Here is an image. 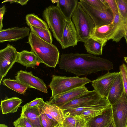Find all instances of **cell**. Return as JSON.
I'll return each mask as SVG.
<instances>
[{
  "mask_svg": "<svg viewBox=\"0 0 127 127\" xmlns=\"http://www.w3.org/2000/svg\"><path fill=\"white\" fill-rule=\"evenodd\" d=\"M60 68L77 76H86L99 71L113 69L112 62L90 54H63L58 64Z\"/></svg>",
  "mask_w": 127,
  "mask_h": 127,
  "instance_id": "obj_1",
  "label": "cell"
},
{
  "mask_svg": "<svg viewBox=\"0 0 127 127\" xmlns=\"http://www.w3.org/2000/svg\"><path fill=\"white\" fill-rule=\"evenodd\" d=\"M28 43L31 51L36 55L41 63L49 67L55 68L59 62V52L57 47L40 38L31 32Z\"/></svg>",
  "mask_w": 127,
  "mask_h": 127,
  "instance_id": "obj_2",
  "label": "cell"
},
{
  "mask_svg": "<svg viewBox=\"0 0 127 127\" xmlns=\"http://www.w3.org/2000/svg\"><path fill=\"white\" fill-rule=\"evenodd\" d=\"M79 41L84 42L91 37L95 28L93 20L78 1L72 16Z\"/></svg>",
  "mask_w": 127,
  "mask_h": 127,
  "instance_id": "obj_3",
  "label": "cell"
},
{
  "mask_svg": "<svg viewBox=\"0 0 127 127\" xmlns=\"http://www.w3.org/2000/svg\"><path fill=\"white\" fill-rule=\"evenodd\" d=\"M91 81L86 77H73L53 75L49 86L52 92L50 99L74 89L84 86Z\"/></svg>",
  "mask_w": 127,
  "mask_h": 127,
  "instance_id": "obj_4",
  "label": "cell"
},
{
  "mask_svg": "<svg viewBox=\"0 0 127 127\" xmlns=\"http://www.w3.org/2000/svg\"><path fill=\"white\" fill-rule=\"evenodd\" d=\"M43 17L54 37L59 42L63 35L65 18L59 8L50 6L44 9Z\"/></svg>",
  "mask_w": 127,
  "mask_h": 127,
  "instance_id": "obj_5",
  "label": "cell"
},
{
  "mask_svg": "<svg viewBox=\"0 0 127 127\" xmlns=\"http://www.w3.org/2000/svg\"><path fill=\"white\" fill-rule=\"evenodd\" d=\"M79 2L83 8L93 20L95 28L112 23L114 16L109 7L100 10L90 5L85 0H80Z\"/></svg>",
  "mask_w": 127,
  "mask_h": 127,
  "instance_id": "obj_6",
  "label": "cell"
},
{
  "mask_svg": "<svg viewBox=\"0 0 127 127\" xmlns=\"http://www.w3.org/2000/svg\"><path fill=\"white\" fill-rule=\"evenodd\" d=\"M107 101V98L103 97L94 90L87 91L65 104L60 108L62 110L76 108L90 105L97 104Z\"/></svg>",
  "mask_w": 127,
  "mask_h": 127,
  "instance_id": "obj_7",
  "label": "cell"
},
{
  "mask_svg": "<svg viewBox=\"0 0 127 127\" xmlns=\"http://www.w3.org/2000/svg\"><path fill=\"white\" fill-rule=\"evenodd\" d=\"M91 37L106 42L112 40L118 42L124 37V29L111 23L95 28Z\"/></svg>",
  "mask_w": 127,
  "mask_h": 127,
  "instance_id": "obj_8",
  "label": "cell"
},
{
  "mask_svg": "<svg viewBox=\"0 0 127 127\" xmlns=\"http://www.w3.org/2000/svg\"><path fill=\"white\" fill-rule=\"evenodd\" d=\"M18 53L16 48L9 43L5 48L0 50V85L3 78L16 62Z\"/></svg>",
  "mask_w": 127,
  "mask_h": 127,
  "instance_id": "obj_9",
  "label": "cell"
},
{
  "mask_svg": "<svg viewBox=\"0 0 127 127\" xmlns=\"http://www.w3.org/2000/svg\"><path fill=\"white\" fill-rule=\"evenodd\" d=\"M111 106L115 127H127V96L125 91L118 100Z\"/></svg>",
  "mask_w": 127,
  "mask_h": 127,
  "instance_id": "obj_10",
  "label": "cell"
},
{
  "mask_svg": "<svg viewBox=\"0 0 127 127\" xmlns=\"http://www.w3.org/2000/svg\"><path fill=\"white\" fill-rule=\"evenodd\" d=\"M119 72H108L92 81L94 90L103 97L107 98L111 87Z\"/></svg>",
  "mask_w": 127,
  "mask_h": 127,
  "instance_id": "obj_11",
  "label": "cell"
},
{
  "mask_svg": "<svg viewBox=\"0 0 127 127\" xmlns=\"http://www.w3.org/2000/svg\"><path fill=\"white\" fill-rule=\"evenodd\" d=\"M15 79L29 88L35 89L45 93L48 92L46 85L42 80L34 76L31 71L21 70L17 72Z\"/></svg>",
  "mask_w": 127,
  "mask_h": 127,
  "instance_id": "obj_12",
  "label": "cell"
},
{
  "mask_svg": "<svg viewBox=\"0 0 127 127\" xmlns=\"http://www.w3.org/2000/svg\"><path fill=\"white\" fill-rule=\"evenodd\" d=\"M79 38L75 26L71 20L65 19L61 40L59 42L62 48L76 45Z\"/></svg>",
  "mask_w": 127,
  "mask_h": 127,
  "instance_id": "obj_13",
  "label": "cell"
},
{
  "mask_svg": "<svg viewBox=\"0 0 127 127\" xmlns=\"http://www.w3.org/2000/svg\"><path fill=\"white\" fill-rule=\"evenodd\" d=\"M30 28L17 27L2 29L0 31V42L16 41L29 36Z\"/></svg>",
  "mask_w": 127,
  "mask_h": 127,
  "instance_id": "obj_14",
  "label": "cell"
},
{
  "mask_svg": "<svg viewBox=\"0 0 127 127\" xmlns=\"http://www.w3.org/2000/svg\"><path fill=\"white\" fill-rule=\"evenodd\" d=\"M88 90L87 88L84 86L58 95L46 102L60 108Z\"/></svg>",
  "mask_w": 127,
  "mask_h": 127,
  "instance_id": "obj_15",
  "label": "cell"
},
{
  "mask_svg": "<svg viewBox=\"0 0 127 127\" xmlns=\"http://www.w3.org/2000/svg\"><path fill=\"white\" fill-rule=\"evenodd\" d=\"M38 106L48 118L59 123L61 124L65 117L63 110L60 107L45 102L43 99Z\"/></svg>",
  "mask_w": 127,
  "mask_h": 127,
  "instance_id": "obj_16",
  "label": "cell"
},
{
  "mask_svg": "<svg viewBox=\"0 0 127 127\" xmlns=\"http://www.w3.org/2000/svg\"><path fill=\"white\" fill-rule=\"evenodd\" d=\"M124 91L122 78L119 72L111 87L107 97L111 106L118 100Z\"/></svg>",
  "mask_w": 127,
  "mask_h": 127,
  "instance_id": "obj_17",
  "label": "cell"
},
{
  "mask_svg": "<svg viewBox=\"0 0 127 127\" xmlns=\"http://www.w3.org/2000/svg\"><path fill=\"white\" fill-rule=\"evenodd\" d=\"M16 62L27 67L34 68L41 63L34 53L32 51L23 50L18 52Z\"/></svg>",
  "mask_w": 127,
  "mask_h": 127,
  "instance_id": "obj_18",
  "label": "cell"
},
{
  "mask_svg": "<svg viewBox=\"0 0 127 127\" xmlns=\"http://www.w3.org/2000/svg\"><path fill=\"white\" fill-rule=\"evenodd\" d=\"M113 118L111 106L101 114L95 117L88 121V127H104Z\"/></svg>",
  "mask_w": 127,
  "mask_h": 127,
  "instance_id": "obj_19",
  "label": "cell"
},
{
  "mask_svg": "<svg viewBox=\"0 0 127 127\" xmlns=\"http://www.w3.org/2000/svg\"><path fill=\"white\" fill-rule=\"evenodd\" d=\"M107 42L91 37L84 42L87 52L95 56L102 55L103 47Z\"/></svg>",
  "mask_w": 127,
  "mask_h": 127,
  "instance_id": "obj_20",
  "label": "cell"
},
{
  "mask_svg": "<svg viewBox=\"0 0 127 127\" xmlns=\"http://www.w3.org/2000/svg\"><path fill=\"white\" fill-rule=\"evenodd\" d=\"M66 19L71 20L72 15L78 2L77 0H55Z\"/></svg>",
  "mask_w": 127,
  "mask_h": 127,
  "instance_id": "obj_21",
  "label": "cell"
},
{
  "mask_svg": "<svg viewBox=\"0 0 127 127\" xmlns=\"http://www.w3.org/2000/svg\"><path fill=\"white\" fill-rule=\"evenodd\" d=\"M22 102V99L18 97L9 98L6 96L4 99L1 102L0 108L2 114L16 112Z\"/></svg>",
  "mask_w": 127,
  "mask_h": 127,
  "instance_id": "obj_22",
  "label": "cell"
},
{
  "mask_svg": "<svg viewBox=\"0 0 127 127\" xmlns=\"http://www.w3.org/2000/svg\"><path fill=\"white\" fill-rule=\"evenodd\" d=\"M40 115V108L38 106L27 108L21 112V116L26 118L33 127H42Z\"/></svg>",
  "mask_w": 127,
  "mask_h": 127,
  "instance_id": "obj_23",
  "label": "cell"
},
{
  "mask_svg": "<svg viewBox=\"0 0 127 127\" xmlns=\"http://www.w3.org/2000/svg\"><path fill=\"white\" fill-rule=\"evenodd\" d=\"M2 82L3 85L21 94H24L26 91L29 88L16 79H4L3 80Z\"/></svg>",
  "mask_w": 127,
  "mask_h": 127,
  "instance_id": "obj_24",
  "label": "cell"
},
{
  "mask_svg": "<svg viewBox=\"0 0 127 127\" xmlns=\"http://www.w3.org/2000/svg\"><path fill=\"white\" fill-rule=\"evenodd\" d=\"M111 106L110 104L101 105L86 110L80 115L88 121L95 117L101 114Z\"/></svg>",
  "mask_w": 127,
  "mask_h": 127,
  "instance_id": "obj_25",
  "label": "cell"
},
{
  "mask_svg": "<svg viewBox=\"0 0 127 127\" xmlns=\"http://www.w3.org/2000/svg\"><path fill=\"white\" fill-rule=\"evenodd\" d=\"M26 23L29 26L49 30L47 23L34 14H27L26 16Z\"/></svg>",
  "mask_w": 127,
  "mask_h": 127,
  "instance_id": "obj_26",
  "label": "cell"
},
{
  "mask_svg": "<svg viewBox=\"0 0 127 127\" xmlns=\"http://www.w3.org/2000/svg\"><path fill=\"white\" fill-rule=\"evenodd\" d=\"M31 32L40 38L50 43H52V34L49 30L29 26Z\"/></svg>",
  "mask_w": 127,
  "mask_h": 127,
  "instance_id": "obj_27",
  "label": "cell"
},
{
  "mask_svg": "<svg viewBox=\"0 0 127 127\" xmlns=\"http://www.w3.org/2000/svg\"><path fill=\"white\" fill-rule=\"evenodd\" d=\"M39 108L40 118L42 127H55L59 123L48 118L42 110L40 108Z\"/></svg>",
  "mask_w": 127,
  "mask_h": 127,
  "instance_id": "obj_28",
  "label": "cell"
},
{
  "mask_svg": "<svg viewBox=\"0 0 127 127\" xmlns=\"http://www.w3.org/2000/svg\"><path fill=\"white\" fill-rule=\"evenodd\" d=\"M80 116L76 115L65 117L61 124L63 127H75L76 124Z\"/></svg>",
  "mask_w": 127,
  "mask_h": 127,
  "instance_id": "obj_29",
  "label": "cell"
},
{
  "mask_svg": "<svg viewBox=\"0 0 127 127\" xmlns=\"http://www.w3.org/2000/svg\"><path fill=\"white\" fill-rule=\"evenodd\" d=\"M116 1L121 17L127 19V0H116Z\"/></svg>",
  "mask_w": 127,
  "mask_h": 127,
  "instance_id": "obj_30",
  "label": "cell"
},
{
  "mask_svg": "<svg viewBox=\"0 0 127 127\" xmlns=\"http://www.w3.org/2000/svg\"><path fill=\"white\" fill-rule=\"evenodd\" d=\"M89 4L95 8L100 10L109 7L104 0H85Z\"/></svg>",
  "mask_w": 127,
  "mask_h": 127,
  "instance_id": "obj_31",
  "label": "cell"
},
{
  "mask_svg": "<svg viewBox=\"0 0 127 127\" xmlns=\"http://www.w3.org/2000/svg\"><path fill=\"white\" fill-rule=\"evenodd\" d=\"M15 127H33L26 118L21 116L13 122Z\"/></svg>",
  "mask_w": 127,
  "mask_h": 127,
  "instance_id": "obj_32",
  "label": "cell"
},
{
  "mask_svg": "<svg viewBox=\"0 0 127 127\" xmlns=\"http://www.w3.org/2000/svg\"><path fill=\"white\" fill-rule=\"evenodd\" d=\"M123 80L124 91L127 96V66L123 64L119 67Z\"/></svg>",
  "mask_w": 127,
  "mask_h": 127,
  "instance_id": "obj_33",
  "label": "cell"
},
{
  "mask_svg": "<svg viewBox=\"0 0 127 127\" xmlns=\"http://www.w3.org/2000/svg\"><path fill=\"white\" fill-rule=\"evenodd\" d=\"M43 99L42 98L37 97L32 101L27 103L22 107L21 112L27 108L38 106Z\"/></svg>",
  "mask_w": 127,
  "mask_h": 127,
  "instance_id": "obj_34",
  "label": "cell"
},
{
  "mask_svg": "<svg viewBox=\"0 0 127 127\" xmlns=\"http://www.w3.org/2000/svg\"><path fill=\"white\" fill-rule=\"evenodd\" d=\"M112 23L118 27L123 28V20L120 15L119 9L114 16Z\"/></svg>",
  "mask_w": 127,
  "mask_h": 127,
  "instance_id": "obj_35",
  "label": "cell"
},
{
  "mask_svg": "<svg viewBox=\"0 0 127 127\" xmlns=\"http://www.w3.org/2000/svg\"><path fill=\"white\" fill-rule=\"evenodd\" d=\"M104 1L112 11L114 16L119 9L116 0H104Z\"/></svg>",
  "mask_w": 127,
  "mask_h": 127,
  "instance_id": "obj_36",
  "label": "cell"
},
{
  "mask_svg": "<svg viewBox=\"0 0 127 127\" xmlns=\"http://www.w3.org/2000/svg\"><path fill=\"white\" fill-rule=\"evenodd\" d=\"M75 127H88V121L80 116L79 119L76 123Z\"/></svg>",
  "mask_w": 127,
  "mask_h": 127,
  "instance_id": "obj_37",
  "label": "cell"
},
{
  "mask_svg": "<svg viewBox=\"0 0 127 127\" xmlns=\"http://www.w3.org/2000/svg\"><path fill=\"white\" fill-rule=\"evenodd\" d=\"M6 10V8L4 5L0 8V31L2 30L3 27L2 20L3 16Z\"/></svg>",
  "mask_w": 127,
  "mask_h": 127,
  "instance_id": "obj_38",
  "label": "cell"
},
{
  "mask_svg": "<svg viewBox=\"0 0 127 127\" xmlns=\"http://www.w3.org/2000/svg\"><path fill=\"white\" fill-rule=\"evenodd\" d=\"M123 19V20L124 37L126 39L127 44V19Z\"/></svg>",
  "mask_w": 127,
  "mask_h": 127,
  "instance_id": "obj_39",
  "label": "cell"
},
{
  "mask_svg": "<svg viewBox=\"0 0 127 127\" xmlns=\"http://www.w3.org/2000/svg\"><path fill=\"white\" fill-rule=\"evenodd\" d=\"M104 127H115L113 118Z\"/></svg>",
  "mask_w": 127,
  "mask_h": 127,
  "instance_id": "obj_40",
  "label": "cell"
},
{
  "mask_svg": "<svg viewBox=\"0 0 127 127\" xmlns=\"http://www.w3.org/2000/svg\"><path fill=\"white\" fill-rule=\"evenodd\" d=\"M29 1V0H17L16 3L23 5L26 4Z\"/></svg>",
  "mask_w": 127,
  "mask_h": 127,
  "instance_id": "obj_41",
  "label": "cell"
},
{
  "mask_svg": "<svg viewBox=\"0 0 127 127\" xmlns=\"http://www.w3.org/2000/svg\"><path fill=\"white\" fill-rule=\"evenodd\" d=\"M17 0H5L3 1H2L1 3H3L8 2H10V3H16Z\"/></svg>",
  "mask_w": 127,
  "mask_h": 127,
  "instance_id": "obj_42",
  "label": "cell"
},
{
  "mask_svg": "<svg viewBox=\"0 0 127 127\" xmlns=\"http://www.w3.org/2000/svg\"><path fill=\"white\" fill-rule=\"evenodd\" d=\"M55 127H63L61 124L59 123L56 125Z\"/></svg>",
  "mask_w": 127,
  "mask_h": 127,
  "instance_id": "obj_43",
  "label": "cell"
},
{
  "mask_svg": "<svg viewBox=\"0 0 127 127\" xmlns=\"http://www.w3.org/2000/svg\"><path fill=\"white\" fill-rule=\"evenodd\" d=\"M124 60L127 64V57H124Z\"/></svg>",
  "mask_w": 127,
  "mask_h": 127,
  "instance_id": "obj_44",
  "label": "cell"
}]
</instances>
